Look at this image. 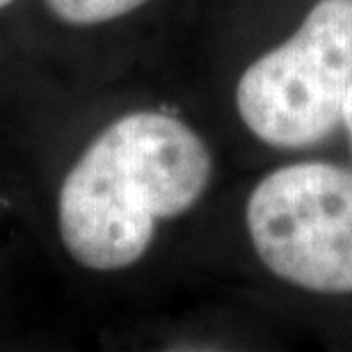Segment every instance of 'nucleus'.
Returning <instances> with one entry per match:
<instances>
[{
  "label": "nucleus",
  "instance_id": "nucleus-1",
  "mask_svg": "<svg viewBox=\"0 0 352 352\" xmlns=\"http://www.w3.org/2000/svg\"><path fill=\"white\" fill-rule=\"evenodd\" d=\"M213 179V156L192 126L138 110L98 133L58 195L67 254L94 272L135 265L158 224L195 208Z\"/></svg>",
  "mask_w": 352,
  "mask_h": 352
},
{
  "label": "nucleus",
  "instance_id": "nucleus-2",
  "mask_svg": "<svg viewBox=\"0 0 352 352\" xmlns=\"http://www.w3.org/2000/svg\"><path fill=\"white\" fill-rule=\"evenodd\" d=\"M352 87V0H318L286 41L245 69L236 110L274 149H309L343 126Z\"/></svg>",
  "mask_w": 352,
  "mask_h": 352
},
{
  "label": "nucleus",
  "instance_id": "nucleus-3",
  "mask_svg": "<svg viewBox=\"0 0 352 352\" xmlns=\"http://www.w3.org/2000/svg\"><path fill=\"white\" fill-rule=\"evenodd\" d=\"M245 224L274 277L320 295L352 293V170L295 163L265 174L250 192Z\"/></svg>",
  "mask_w": 352,
  "mask_h": 352
},
{
  "label": "nucleus",
  "instance_id": "nucleus-4",
  "mask_svg": "<svg viewBox=\"0 0 352 352\" xmlns=\"http://www.w3.org/2000/svg\"><path fill=\"white\" fill-rule=\"evenodd\" d=\"M149 0H46V7L67 25H103L138 12Z\"/></svg>",
  "mask_w": 352,
  "mask_h": 352
},
{
  "label": "nucleus",
  "instance_id": "nucleus-5",
  "mask_svg": "<svg viewBox=\"0 0 352 352\" xmlns=\"http://www.w3.org/2000/svg\"><path fill=\"white\" fill-rule=\"evenodd\" d=\"M343 129H346V133H348L350 151H352V87H350V94L346 98V108H343Z\"/></svg>",
  "mask_w": 352,
  "mask_h": 352
},
{
  "label": "nucleus",
  "instance_id": "nucleus-6",
  "mask_svg": "<svg viewBox=\"0 0 352 352\" xmlns=\"http://www.w3.org/2000/svg\"><path fill=\"white\" fill-rule=\"evenodd\" d=\"M12 3H14V0H0V10H5V7L12 5Z\"/></svg>",
  "mask_w": 352,
  "mask_h": 352
}]
</instances>
